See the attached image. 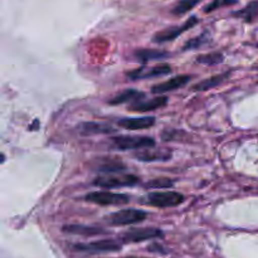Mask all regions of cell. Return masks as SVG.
I'll return each mask as SVG.
<instances>
[{
  "mask_svg": "<svg viewBox=\"0 0 258 258\" xmlns=\"http://www.w3.org/2000/svg\"><path fill=\"white\" fill-rule=\"evenodd\" d=\"M141 98H145V93L140 92V91L135 90V88H127V90L117 93L115 97L110 98V100H108V105L117 106L121 105V103H133L136 102V101H140Z\"/></svg>",
  "mask_w": 258,
  "mask_h": 258,
  "instance_id": "cell-16",
  "label": "cell"
},
{
  "mask_svg": "<svg viewBox=\"0 0 258 258\" xmlns=\"http://www.w3.org/2000/svg\"><path fill=\"white\" fill-rule=\"evenodd\" d=\"M190 80H191L190 75L175 76V77L170 78V80L165 81V82L154 85L153 87H151V93H154V95L163 96L164 93L170 92V91H175L180 87H184V86H185Z\"/></svg>",
  "mask_w": 258,
  "mask_h": 258,
  "instance_id": "cell-10",
  "label": "cell"
},
{
  "mask_svg": "<svg viewBox=\"0 0 258 258\" xmlns=\"http://www.w3.org/2000/svg\"><path fill=\"white\" fill-rule=\"evenodd\" d=\"M148 218V213L145 211L135 208L122 209V211L115 212V213L108 214L105 218L106 223L113 227L130 226V224H138L144 222Z\"/></svg>",
  "mask_w": 258,
  "mask_h": 258,
  "instance_id": "cell-3",
  "label": "cell"
},
{
  "mask_svg": "<svg viewBox=\"0 0 258 258\" xmlns=\"http://www.w3.org/2000/svg\"><path fill=\"white\" fill-rule=\"evenodd\" d=\"M155 117H135V118H121L117 121V125L126 130H145L155 125Z\"/></svg>",
  "mask_w": 258,
  "mask_h": 258,
  "instance_id": "cell-15",
  "label": "cell"
},
{
  "mask_svg": "<svg viewBox=\"0 0 258 258\" xmlns=\"http://www.w3.org/2000/svg\"><path fill=\"white\" fill-rule=\"evenodd\" d=\"M197 63L204 66H217L223 63L224 55L219 52H212L207 53V54H201L197 57Z\"/></svg>",
  "mask_w": 258,
  "mask_h": 258,
  "instance_id": "cell-22",
  "label": "cell"
},
{
  "mask_svg": "<svg viewBox=\"0 0 258 258\" xmlns=\"http://www.w3.org/2000/svg\"><path fill=\"white\" fill-rule=\"evenodd\" d=\"M78 131L83 136H93V135H108L111 133H115V128L111 125L105 122H82L78 125Z\"/></svg>",
  "mask_w": 258,
  "mask_h": 258,
  "instance_id": "cell-14",
  "label": "cell"
},
{
  "mask_svg": "<svg viewBox=\"0 0 258 258\" xmlns=\"http://www.w3.org/2000/svg\"><path fill=\"white\" fill-rule=\"evenodd\" d=\"M148 249L150 252H158V253H163V254L168 253V251H165V248H164L163 246H160V244H158V243L151 244L150 247H148Z\"/></svg>",
  "mask_w": 258,
  "mask_h": 258,
  "instance_id": "cell-26",
  "label": "cell"
},
{
  "mask_svg": "<svg viewBox=\"0 0 258 258\" xmlns=\"http://www.w3.org/2000/svg\"><path fill=\"white\" fill-rule=\"evenodd\" d=\"M198 23H199L198 17H197V15H193V17L189 18L188 20H185L183 24L169 27L166 28V29L155 33L153 37V42L158 43V44H163V43H168V42H171V40H175L179 35L188 32L189 29L196 27Z\"/></svg>",
  "mask_w": 258,
  "mask_h": 258,
  "instance_id": "cell-5",
  "label": "cell"
},
{
  "mask_svg": "<svg viewBox=\"0 0 258 258\" xmlns=\"http://www.w3.org/2000/svg\"><path fill=\"white\" fill-rule=\"evenodd\" d=\"M134 158L143 163H155V161H169L173 158V151L169 149H153L143 150L134 154Z\"/></svg>",
  "mask_w": 258,
  "mask_h": 258,
  "instance_id": "cell-12",
  "label": "cell"
},
{
  "mask_svg": "<svg viewBox=\"0 0 258 258\" xmlns=\"http://www.w3.org/2000/svg\"><path fill=\"white\" fill-rule=\"evenodd\" d=\"M73 251L82 253H108V252H118L122 248V243L113 239H101V241L91 242V243H76L72 246Z\"/></svg>",
  "mask_w": 258,
  "mask_h": 258,
  "instance_id": "cell-6",
  "label": "cell"
},
{
  "mask_svg": "<svg viewBox=\"0 0 258 258\" xmlns=\"http://www.w3.org/2000/svg\"><path fill=\"white\" fill-rule=\"evenodd\" d=\"M121 258H145V257H134V256H131V257H121Z\"/></svg>",
  "mask_w": 258,
  "mask_h": 258,
  "instance_id": "cell-27",
  "label": "cell"
},
{
  "mask_svg": "<svg viewBox=\"0 0 258 258\" xmlns=\"http://www.w3.org/2000/svg\"><path fill=\"white\" fill-rule=\"evenodd\" d=\"M164 232L160 228L148 227V228H133L120 234L118 239L121 243H140L149 239L163 238Z\"/></svg>",
  "mask_w": 258,
  "mask_h": 258,
  "instance_id": "cell-7",
  "label": "cell"
},
{
  "mask_svg": "<svg viewBox=\"0 0 258 258\" xmlns=\"http://www.w3.org/2000/svg\"><path fill=\"white\" fill-rule=\"evenodd\" d=\"M133 55L138 62L148 63L150 62V60L165 59V58L169 57V53L161 49H149V48H143V49L135 50Z\"/></svg>",
  "mask_w": 258,
  "mask_h": 258,
  "instance_id": "cell-17",
  "label": "cell"
},
{
  "mask_svg": "<svg viewBox=\"0 0 258 258\" xmlns=\"http://www.w3.org/2000/svg\"><path fill=\"white\" fill-rule=\"evenodd\" d=\"M211 42V37H209V32H203L202 34L197 35V37L191 38L189 39L185 44L183 45L181 49L184 52H188V50H193V49H198V48H202L203 45H207L208 43Z\"/></svg>",
  "mask_w": 258,
  "mask_h": 258,
  "instance_id": "cell-21",
  "label": "cell"
},
{
  "mask_svg": "<svg viewBox=\"0 0 258 258\" xmlns=\"http://www.w3.org/2000/svg\"><path fill=\"white\" fill-rule=\"evenodd\" d=\"M4 161H5V156L2 155V163H4Z\"/></svg>",
  "mask_w": 258,
  "mask_h": 258,
  "instance_id": "cell-28",
  "label": "cell"
},
{
  "mask_svg": "<svg viewBox=\"0 0 258 258\" xmlns=\"http://www.w3.org/2000/svg\"><path fill=\"white\" fill-rule=\"evenodd\" d=\"M62 231L68 234H75V236H83V237H95L107 234L108 232L105 231L101 227L96 226H85V224H68L63 226Z\"/></svg>",
  "mask_w": 258,
  "mask_h": 258,
  "instance_id": "cell-13",
  "label": "cell"
},
{
  "mask_svg": "<svg viewBox=\"0 0 258 258\" xmlns=\"http://www.w3.org/2000/svg\"><path fill=\"white\" fill-rule=\"evenodd\" d=\"M232 17L243 20V22L246 23H253L258 18V0L249 2L248 4L244 8H242V9L232 12Z\"/></svg>",
  "mask_w": 258,
  "mask_h": 258,
  "instance_id": "cell-18",
  "label": "cell"
},
{
  "mask_svg": "<svg viewBox=\"0 0 258 258\" xmlns=\"http://www.w3.org/2000/svg\"><path fill=\"white\" fill-rule=\"evenodd\" d=\"M201 2L202 0H178L171 9V14L174 17H183L191 9H194L197 5L201 4Z\"/></svg>",
  "mask_w": 258,
  "mask_h": 258,
  "instance_id": "cell-20",
  "label": "cell"
},
{
  "mask_svg": "<svg viewBox=\"0 0 258 258\" xmlns=\"http://www.w3.org/2000/svg\"><path fill=\"white\" fill-rule=\"evenodd\" d=\"M173 72V68L168 63H161V64L154 66V67H140L136 70L126 72V77L130 81L146 80V78H155L166 76Z\"/></svg>",
  "mask_w": 258,
  "mask_h": 258,
  "instance_id": "cell-9",
  "label": "cell"
},
{
  "mask_svg": "<svg viewBox=\"0 0 258 258\" xmlns=\"http://www.w3.org/2000/svg\"><path fill=\"white\" fill-rule=\"evenodd\" d=\"M111 145L113 149L121 151L138 150V149H151L156 145L155 140L150 136L118 135L111 138Z\"/></svg>",
  "mask_w": 258,
  "mask_h": 258,
  "instance_id": "cell-2",
  "label": "cell"
},
{
  "mask_svg": "<svg viewBox=\"0 0 258 258\" xmlns=\"http://www.w3.org/2000/svg\"><path fill=\"white\" fill-rule=\"evenodd\" d=\"M126 169L125 164H122L121 161L117 160H111V161H106L103 163L102 165L98 166V171L102 174H117L120 171H123Z\"/></svg>",
  "mask_w": 258,
  "mask_h": 258,
  "instance_id": "cell-23",
  "label": "cell"
},
{
  "mask_svg": "<svg viewBox=\"0 0 258 258\" xmlns=\"http://www.w3.org/2000/svg\"><path fill=\"white\" fill-rule=\"evenodd\" d=\"M176 180L170 178H158V179H153V180L148 181L145 184L146 188H151V189H169L173 188L175 185Z\"/></svg>",
  "mask_w": 258,
  "mask_h": 258,
  "instance_id": "cell-24",
  "label": "cell"
},
{
  "mask_svg": "<svg viewBox=\"0 0 258 258\" xmlns=\"http://www.w3.org/2000/svg\"><path fill=\"white\" fill-rule=\"evenodd\" d=\"M140 183V178L134 174H120V175L98 176L93 180V185L102 189H117L135 186Z\"/></svg>",
  "mask_w": 258,
  "mask_h": 258,
  "instance_id": "cell-4",
  "label": "cell"
},
{
  "mask_svg": "<svg viewBox=\"0 0 258 258\" xmlns=\"http://www.w3.org/2000/svg\"><path fill=\"white\" fill-rule=\"evenodd\" d=\"M238 3V0H212L206 8H204V13H212L214 10L219 9V8H224V7H231V5H234Z\"/></svg>",
  "mask_w": 258,
  "mask_h": 258,
  "instance_id": "cell-25",
  "label": "cell"
},
{
  "mask_svg": "<svg viewBox=\"0 0 258 258\" xmlns=\"http://www.w3.org/2000/svg\"><path fill=\"white\" fill-rule=\"evenodd\" d=\"M231 73H232L231 71H228V72H226V73H219V75L212 76V77L207 78V80H204V81H202V82H198V83H196L194 86H191V91L212 90V88L217 87V86H219L221 83H223L224 81L229 77V75H231Z\"/></svg>",
  "mask_w": 258,
  "mask_h": 258,
  "instance_id": "cell-19",
  "label": "cell"
},
{
  "mask_svg": "<svg viewBox=\"0 0 258 258\" xmlns=\"http://www.w3.org/2000/svg\"><path fill=\"white\" fill-rule=\"evenodd\" d=\"M168 96H159V97L151 98V100L136 101L127 106V110L131 112H149V111H155L158 108L165 107L168 105Z\"/></svg>",
  "mask_w": 258,
  "mask_h": 258,
  "instance_id": "cell-11",
  "label": "cell"
},
{
  "mask_svg": "<svg viewBox=\"0 0 258 258\" xmlns=\"http://www.w3.org/2000/svg\"><path fill=\"white\" fill-rule=\"evenodd\" d=\"M185 197L178 191H151L148 196L140 199L141 204L154 207V208H174L184 203Z\"/></svg>",
  "mask_w": 258,
  "mask_h": 258,
  "instance_id": "cell-1",
  "label": "cell"
},
{
  "mask_svg": "<svg viewBox=\"0 0 258 258\" xmlns=\"http://www.w3.org/2000/svg\"><path fill=\"white\" fill-rule=\"evenodd\" d=\"M88 203L97 204V206H123L130 202V197L121 193H112V191H92L85 197Z\"/></svg>",
  "mask_w": 258,
  "mask_h": 258,
  "instance_id": "cell-8",
  "label": "cell"
}]
</instances>
